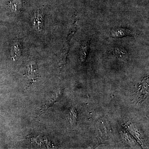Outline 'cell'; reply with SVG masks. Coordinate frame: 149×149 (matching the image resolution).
Returning <instances> with one entry per match:
<instances>
[{
  "mask_svg": "<svg viewBox=\"0 0 149 149\" xmlns=\"http://www.w3.org/2000/svg\"><path fill=\"white\" fill-rule=\"evenodd\" d=\"M62 95V91L61 90L57 91L55 93L53 94L45 102V104L42 107V108L40 110V113L44 112L48 109L50 107L52 106L55 103L59 100L61 97Z\"/></svg>",
  "mask_w": 149,
  "mask_h": 149,
  "instance_id": "obj_1",
  "label": "cell"
},
{
  "mask_svg": "<svg viewBox=\"0 0 149 149\" xmlns=\"http://www.w3.org/2000/svg\"><path fill=\"white\" fill-rule=\"evenodd\" d=\"M90 51V43L89 41H84L81 45L80 53V60L81 63H84L88 58Z\"/></svg>",
  "mask_w": 149,
  "mask_h": 149,
  "instance_id": "obj_2",
  "label": "cell"
},
{
  "mask_svg": "<svg viewBox=\"0 0 149 149\" xmlns=\"http://www.w3.org/2000/svg\"><path fill=\"white\" fill-rule=\"evenodd\" d=\"M114 55L120 61H127L129 57V54L125 48L122 47H116L113 50Z\"/></svg>",
  "mask_w": 149,
  "mask_h": 149,
  "instance_id": "obj_3",
  "label": "cell"
},
{
  "mask_svg": "<svg viewBox=\"0 0 149 149\" xmlns=\"http://www.w3.org/2000/svg\"><path fill=\"white\" fill-rule=\"evenodd\" d=\"M22 52V46L18 40H15L13 45L12 46L11 57L15 60L16 58L20 56Z\"/></svg>",
  "mask_w": 149,
  "mask_h": 149,
  "instance_id": "obj_4",
  "label": "cell"
},
{
  "mask_svg": "<svg viewBox=\"0 0 149 149\" xmlns=\"http://www.w3.org/2000/svg\"><path fill=\"white\" fill-rule=\"evenodd\" d=\"M133 34V32L131 30L123 28L114 29L111 32L112 36L115 37H122L127 35H132Z\"/></svg>",
  "mask_w": 149,
  "mask_h": 149,
  "instance_id": "obj_5",
  "label": "cell"
},
{
  "mask_svg": "<svg viewBox=\"0 0 149 149\" xmlns=\"http://www.w3.org/2000/svg\"><path fill=\"white\" fill-rule=\"evenodd\" d=\"M68 120L70 124L72 126H74L77 124V111L74 108H71L70 110Z\"/></svg>",
  "mask_w": 149,
  "mask_h": 149,
  "instance_id": "obj_6",
  "label": "cell"
},
{
  "mask_svg": "<svg viewBox=\"0 0 149 149\" xmlns=\"http://www.w3.org/2000/svg\"><path fill=\"white\" fill-rule=\"evenodd\" d=\"M22 3L20 0H14L10 2V7L13 12H17L21 7Z\"/></svg>",
  "mask_w": 149,
  "mask_h": 149,
  "instance_id": "obj_7",
  "label": "cell"
},
{
  "mask_svg": "<svg viewBox=\"0 0 149 149\" xmlns=\"http://www.w3.org/2000/svg\"><path fill=\"white\" fill-rule=\"evenodd\" d=\"M42 14L40 11H38L36 14L34 20V24L35 26L37 27V29H40L42 28Z\"/></svg>",
  "mask_w": 149,
  "mask_h": 149,
  "instance_id": "obj_8",
  "label": "cell"
}]
</instances>
